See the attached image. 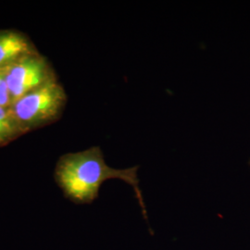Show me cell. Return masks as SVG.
<instances>
[{
    "mask_svg": "<svg viewBox=\"0 0 250 250\" xmlns=\"http://www.w3.org/2000/svg\"><path fill=\"white\" fill-rule=\"evenodd\" d=\"M138 166L118 170L106 163L99 146L83 151L67 153L57 162L54 178L67 199L78 205L91 204L99 197V189L109 179H121L134 188L135 197L147 220L143 195L137 177Z\"/></svg>",
    "mask_w": 250,
    "mask_h": 250,
    "instance_id": "6da1fadb",
    "label": "cell"
},
{
    "mask_svg": "<svg viewBox=\"0 0 250 250\" xmlns=\"http://www.w3.org/2000/svg\"><path fill=\"white\" fill-rule=\"evenodd\" d=\"M67 95L57 78L21 97L10 106L22 133L57 121L62 113Z\"/></svg>",
    "mask_w": 250,
    "mask_h": 250,
    "instance_id": "7a4b0ae2",
    "label": "cell"
},
{
    "mask_svg": "<svg viewBox=\"0 0 250 250\" xmlns=\"http://www.w3.org/2000/svg\"><path fill=\"white\" fill-rule=\"evenodd\" d=\"M5 72L12 103L56 78L46 59L37 52L12 63Z\"/></svg>",
    "mask_w": 250,
    "mask_h": 250,
    "instance_id": "3957f363",
    "label": "cell"
},
{
    "mask_svg": "<svg viewBox=\"0 0 250 250\" xmlns=\"http://www.w3.org/2000/svg\"><path fill=\"white\" fill-rule=\"evenodd\" d=\"M36 52V47L23 34L13 30H0V70Z\"/></svg>",
    "mask_w": 250,
    "mask_h": 250,
    "instance_id": "277c9868",
    "label": "cell"
},
{
    "mask_svg": "<svg viewBox=\"0 0 250 250\" xmlns=\"http://www.w3.org/2000/svg\"><path fill=\"white\" fill-rule=\"evenodd\" d=\"M22 134L10 107L0 106V146L8 145Z\"/></svg>",
    "mask_w": 250,
    "mask_h": 250,
    "instance_id": "5b68a950",
    "label": "cell"
},
{
    "mask_svg": "<svg viewBox=\"0 0 250 250\" xmlns=\"http://www.w3.org/2000/svg\"><path fill=\"white\" fill-rule=\"evenodd\" d=\"M5 69L0 70V106L4 107H10L12 104V100L10 97L9 86H8V83L6 81Z\"/></svg>",
    "mask_w": 250,
    "mask_h": 250,
    "instance_id": "8992f818",
    "label": "cell"
},
{
    "mask_svg": "<svg viewBox=\"0 0 250 250\" xmlns=\"http://www.w3.org/2000/svg\"></svg>",
    "mask_w": 250,
    "mask_h": 250,
    "instance_id": "52a82bcc",
    "label": "cell"
}]
</instances>
